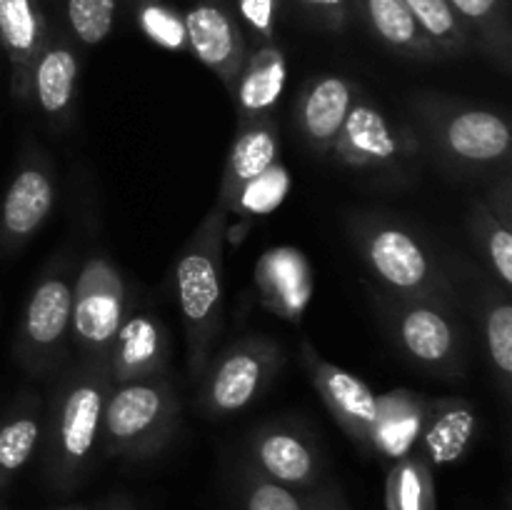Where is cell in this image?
Segmentation results:
<instances>
[{
    "mask_svg": "<svg viewBox=\"0 0 512 510\" xmlns=\"http://www.w3.org/2000/svg\"><path fill=\"white\" fill-rule=\"evenodd\" d=\"M345 225L378 290L398 298H433L458 308L455 280L408 223L380 210H353L345 215Z\"/></svg>",
    "mask_w": 512,
    "mask_h": 510,
    "instance_id": "3957f363",
    "label": "cell"
},
{
    "mask_svg": "<svg viewBox=\"0 0 512 510\" xmlns=\"http://www.w3.org/2000/svg\"><path fill=\"white\" fill-rule=\"evenodd\" d=\"M110 388L108 358H80L50 388L43 408L40 465L55 493H73L93 473Z\"/></svg>",
    "mask_w": 512,
    "mask_h": 510,
    "instance_id": "6da1fadb",
    "label": "cell"
},
{
    "mask_svg": "<svg viewBox=\"0 0 512 510\" xmlns=\"http://www.w3.org/2000/svg\"><path fill=\"white\" fill-rule=\"evenodd\" d=\"M255 283L270 310L298 323L313 295V270L300 250L275 248L260 258Z\"/></svg>",
    "mask_w": 512,
    "mask_h": 510,
    "instance_id": "603a6c76",
    "label": "cell"
},
{
    "mask_svg": "<svg viewBox=\"0 0 512 510\" xmlns=\"http://www.w3.org/2000/svg\"><path fill=\"white\" fill-rule=\"evenodd\" d=\"M300 8L325 30L343 33L353 15V0H298Z\"/></svg>",
    "mask_w": 512,
    "mask_h": 510,
    "instance_id": "d590c367",
    "label": "cell"
},
{
    "mask_svg": "<svg viewBox=\"0 0 512 510\" xmlns=\"http://www.w3.org/2000/svg\"><path fill=\"white\" fill-rule=\"evenodd\" d=\"M285 83H288V55L278 43H263L248 50L230 93L235 100L238 123L270 118L283 98Z\"/></svg>",
    "mask_w": 512,
    "mask_h": 510,
    "instance_id": "ffe728a7",
    "label": "cell"
},
{
    "mask_svg": "<svg viewBox=\"0 0 512 510\" xmlns=\"http://www.w3.org/2000/svg\"><path fill=\"white\" fill-rule=\"evenodd\" d=\"M58 200L55 170L40 145L25 143L0 203V253H18L38 235Z\"/></svg>",
    "mask_w": 512,
    "mask_h": 510,
    "instance_id": "7c38bea8",
    "label": "cell"
},
{
    "mask_svg": "<svg viewBox=\"0 0 512 510\" xmlns=\"http://www.w3.org/2000/svg\"><path fill=\"white\" fill-rule=\"evenodd\" d=\"M125 310L123 273L108 255L90 253L73 280V340L80 358H108Z\"/></svg>",
    "mask_w": 512,
    "mask_h": 510,
    "instance_id": "9c48e42d",
    "label": "cell"
},
{
    "mask_svg": "<svg viewBox=\"0 0 512 510\" xmlns=\"http://www.w3.org/2000/svg\"><path fill=\"white\" fill-rule=\"evenodd\" d=\"M235 8H238V20H243L245 28L253 33L255 45L275 43L280 0H235Z\"/></svg>",
    "mask_w": 512,
    "mask_h": 510,
    "instance_id": "e575fe53",
    "label": "cell"
},
{
    "mask_svg": "<svg viewBox=\"0 0 512 510\" xmlns=\"http://www.w3.org/2000/svg\"><path fill=\"white\" fill-rule=\"evenodd\" d=\"M273 483L310 493L328 480V463L318 438L295 420H270L245 438L243 458Z\"/></svg>",
    "mask_w": 512,
    "mask_h": 510,
    "instance_id": "30bf717a",
    "label": "cell"
},
{
    "mask_svg": "<svg viewBox=\"0 0 512 510\" xmlns=\"http://www.w3.org/2000/svg\"><path fill=\"white\" fill-rule=\"evenodd\" d=\"M465 225L470 240L488 265V273L500 285L512 288V228L490 210L485 198L475 200Z\"/></svg>",
    "mask_w": 512,
    "mask_h": 510,
    "instance_id": "f1b7e54d",
    "label": "cell"
},
{
    "mask_svg": "<svg viewBox=\"0 0 512 510\" xmlns=\"http://www.w3.org/2000/svg\"><path fill=\"white\" fill-rule=\"evenodd\" d=\"M413 125L390 118L378 103L358 95L333 145L340 165L360 170H403L420 155Z\"/></svg>",
    "mask_w": 512,
    "mask_h": 510,
    "instance_id": "8fae6325",
    "label": "cell"
},
{
    "mask_svg": "<svg viewBox=\"0 0 512 510\" xmlns=\"http://www.w3.org/2000/svg\"><path fill=\"white\" fill-rule=\"evenodd\" d=\"M478 435L480 415L470 400L453 395L430 398L415 450H420L433 468L455 465L473 450Z\"/></svg>",
    "mask_w": 512,
    "mask_h": 510,
    "instance_id": "d6986e66",
    "label": "cell"
},
{
    "mask_svg": "<svg viewBox=\"0 0 512 510\" xmlns=\"http://www.w3.org/2000/svg\"><path fill=\"white\" fill-rule=\"evenodd\" d=\"M430 398L408 388H395L375 398V418L370 425L368 453L383 460H398L415 450L423 430Z\"/></svg>",
    "mask_w": 512,
    "mask_h": 510,
    "instance_id": "44dd1931",
    "label": "cell"
},
{
    "mask_svg": "<svg viewBox=\"0 0 512 510\" xmlns=\"http://www.w3.org/2000/svg\"><path fill=\"white\" fill-rule=\"evenodd\" d=\"M173 340L155 313H128L108 348V370L113 385L168 375Z\"/></svg>",
    "mask_w": 512,
    "mask_h": 510,
    "instance_id": "2e32d148",
    "label": "cell"
},
{
    "mask_svg": "<svg viewBox=\"0 0 512 510\" xmlns=\"http://www.w3.org/2000/svg\"><path fill=\"white\" fill-rule=\"evenodd\" d=\"M43 435V398L23 393L0 420V493L33 460Z\"/></svg>",
    "mask_w": 512,
    "mask_h": 510,
    "instance_id": "484cf974",
    "label": "cell"
},
{
    "mask_svg": "<svg viewBox=\"0 0 512 510\" xmlns=\"http://www.w3.org/2000/svg\"><path fill=\"white\" fill-rule=\"evenodd\" d=\"M228 210L215 203L178 253L175 300L188 340V370L200 378L223 330V248Z\"/></svg>",
    "mask_w": 512,
    "mask_h": 510,
    "instance_id": "277c9868",
    "label": "cell"
},
{
    "mask_svg": "<svg viewBox=\"0 0 512 510\" xmlns=\"http://www.w3.org/2000/svg\"><path fill=\"white\" fill-rule=\"evenodd\" d=\"M405 5L443 58H463L475 50L463 20L448 0H405Z\"/></svg>",
    "mask_w": 512,
    "mask_h": 510,
    "instance_id": "4dcf8cb0",
    "label": "cell"
},
{
    "mask_svg": "<svg viewBox=\"0 0 512 510\" xmlns=\"http://www.w3.org/2000/svg\"><path fill=\"white\" fill-rule=\"evenodd\" d=\"M353 10L363 18L370 33L400 58L420 63L443 60L440 50L420 30L405 0H353Z\"/></svg>",
    "mask_w": 512,
    "mask_h": 510,
    "instance_id": "cb8c5ba5",
    "label": "cell"
},
{
    "mask_svg": "<svg viewBox=\"0 0 512 510\" xmlns=\"http://www.w3.org/2000/svg\"><path fill=\"white\" fill-rule=\"evenodd\" d=\"M360 95L358 85L343 75L323 73L305 80L293 108L295 130L310 153L328 155Z\"/></svg>",
    "mask_w": 512,
    "mask_h": 510,
    "instance_id": "e0dca14e",
    "label": "cell"
},
{
    "mask_svg": "<svg viewBox=\"0 0 512 510\" xmlns=\"http://www.w3.org/2000/svg\"><path fill=\"white\" fill-rule=\"evenodd\" d=\"M53 510H95V508H90V505H60V508H53Z\"/></svg>",
    "mask_w": 512,
    "mask_h": 510,
    "instance_id": "ab89813d",
    "label": "cell"
},
{
    "mask_svg": "<svg viewBox=\"0 0 512 510\" xmlns=\"http://www.w3.org/2000/svg\"><path fill=\"white\" fill-rule=\"evenodd\" d=\"M180 425V398L168 375L113 385L100 423V450L140 463L163 453Z\"/></svg>",
    "mask_w": 512,
    "mask_h": 510,
    "instance_id": "8992f818",
    "label": "cell"
},
{
    "mask_svg": "<svg viewBox=\"0 0 512 510\" xmlns=\"http://www.w3.org/2000/svg\"><path fill=\"white\" fill-rule=\"evenodd\" d=\"M470 33L473 48L498 65L505 75L512 70L510 0H448Z\"/></svg>",
    "mask_w": 512,
    "mask_h": 510,
    "instance_id": "4316f807",
    "label": "cell"
},
{
    "mask_svg": "<svg viewBox=\"0 0 512 510\" xmlns=\"http://www.w3.org/2000/svg\"><path fill=\"white\" fill-rule=\"evenodd\" d=\"M280 160V128L275 115L270 118L250 120V123L235 125L233 143H230L228 160L220 180L218 205L228 210L230 200L235 198L240 188L265 170L273 168Z\"/></svg>",
    "mask_w": 512,
    "mask_h": 510,
    "instance_id": "7402d4cb",
    "label": "cell"
},
{
    "mask_svg": "<svg viewBox=\"0 0 512 510\" xmlns=\"http://www.w3.org/2000/svg\"><path fill=\"white\" fill-rule=\"evenodd\" d=\"M133 15L140 33L158 48L170 53H185L188 38H185L183 13L168 3V0H120Z\"/></svg>",
    "mask_w": 512,
    "mask_h": 510,
    "instance_id": "1f68e13d",
    "label": "cell"
},
{
    "mask_svg": "<svg viewBox=\"0 0 512 510\" xmlns=\"http://www.w3.org/2000/svg\"><path fill=\"white\" fill-rule=\"evenodd\" d=\"M235 493H238V510H315L318 508V490L300 493L273 483L258 470L240 460L235 470Z\"/></svg>",
    "mask_w": 512,
    "mask_h": 510,
    "instance_id": "f546056e",
    "label": "cell"
},
{
    "mask_svg": "<svg viewBox=\"0 0 512 510\" xmlns=\"http://www.w3.org/2000/svg\"><path fill=\"white\" fill-rule=\"evenodd\" d=\"M95 510H135V503L125 493H113L108 498L100 500L98 505H93Z\"/></svg>",
    "mask_w": 512,
    "mask_h": 510,
    "instance_id": "f35d334b",
    "label": "cell"
},
{
    "mask_svg": "<svg viewBox=\"0 0 512 510\" xmlns=\"http://www.w3.org/2000/svg\"><path fill=\"white\" fill-rule=\"evenodd\" d=\"M48 25L40 0H0V50L8 58L10 95L20 105L30 103V73Z\"/></svg>",
    "mask_w": 512,
    "mask_h": 510,
    "instance_id": "ac0fdd59",
    "label": "cell"
},
{
    "mask_svg": "<svg viewBox=\"0 0 512 510\" xmlns=\"http://www.w3.org/2000/svg\"><path fill=\"white\" fill-rule=\"evenodd\" d=\"M290 190V175L285 170V165L275 163L273 168L265 170L263 175H258L255 180L245 183L243 188L235 193V198L230 200L228 215H243V218H253V215H268L278 208L285 200Z\"/></svg>",
    "mask_w": 512,
    "mask_h": 510,
    "instance_id": "836d02e7",
    "label": "cell"
},
{
    "mask_svg": "<svg viewBox=\"0 0 512 510\" xmlns=\"http://www.w3.org/2000/svg\"><path fill=\"white\" fill-rule=\"evenodd\" d=\"M188 50L233 93L248 55V38L225 0H198L183 13Z\"/></svg>",
    "mask_w": 512,
    "mask_h": 510,
    "instance_id": "5bb4252c",
    "label": "cell"
},
{
    "mask_svg": "<svg viewBox=\"0 0 512 510\" xmlns=\"http://www.w3.org/2000/svg\"><path fill=\"white\" fill-rule=\"evenodd\" d=\"M373 305L393 345L410 363L435 378H463L468 370V333L458 308L433 298H398L383 290H375Z\"/></svg>",
    "mask_w": 512,
    "mask_h": 510,
    "instance_id": "5b68a950",
    "label": "cell"
},
{
    "mask_svg": "<svg viewBox=\"0 0 512 510\" xmlns=\"http://www.w3.org/2000/svg\"><path fill=\"white\" fill-rule=\"evenodd\" d=\"M408 110L420 145H428L440 168L453 178L510 173L512 128L500 110L443 93L408 95Z\"/></svg>",
    "mask_w": 512,
    "mask_h": 510,
    "instance_id": "7a4b0ae2",
    "label": "cell"
},
{
    "mask_svg": "<svg viewBox=\"0 0 512 510\" xmlns=\"http://www.w3.org/2000/svg\"><path fill=\"white\" fill-rule=\"evenodd\" d=\"M315 510H353L350 508L348 498H345L343 488L333 480H325L318 488V508Z\"/></svg>",
    "mask_w": 512,
    "mask_h": 510,
    "instance_id": "74e56055",
    "label": "cell"
},
{
    "mask_svg": "<svg viewBox=\"0 0 512 510\" xmlns=\"http://www.w3.org/2000/svg\"><path fill=\"white\" fill-rule=\"evenodd\" d=\"M512 188H510V173L508 175H500L498 185H493L490 190V198H485V203L490 205L495 215L503 220L508 228H512Z\"/></svg>",
    "mask_w": 512,
    "mask_h": 510,
    "instance_id": "8d00e7d4",
    "label": "cell"
},
{
    "mask_svg": "<svg viewBox=\"0 0 512 510\" xmlns=\"http://www.w3.org/2000/svg\"><path fill=\"white\" fill-rule=\"evenodd\" d=\"M73 280L75 273L65 258L45 265L28 295L15 338V360L30 375H55L68 360L73 338Z\"/></svg>",
    "mask_w": 512,
    "mask_h": 510,
    "instance_id": "52a82bcc",
    "label": "cell"
},
{
    "mask_svg": "<svg viewBox=\"0 0 512 510\" xmlns=\"http://www.w3.org/2000/svg\"><path fill=\"white\" fill-rule=\"evenodd\" d=\"M80 88V48L65 25H48L30 73V103L53 133H63L75 120Z\"/></svg>",
    "mask_w": 512,
    "mask_h": 510,
    "instance_id": "4fadbf2b",
    "label": "cell"
},
{
    "mask_svg": "<svg viewBox=\"0 0 512 510\" xmlns=\"http://www.w3.org/2000/svg\"><path fill=\"white\" fill-rule=\"evenodd\" d=\"M300 363L308 373L310 383L318 390L320 400L325 403L328 413L340 425L345 435L368 453L370 425L375 418V398L378 393L370 390L368 383L353 375L350 370L330 363L318 353L308 338L300 340Z\"/></svg>",
    "mask_w": 512,
    "mask_h": 510,
    "instance_id": "9a60e30c",
    "label": "cell"
},
{
    "mask_svg": "<svg viewBox=\"0 0 512 510\" xmlns=\"http://www.w3.org/2000/svg\"><path fill=\"white\" fill-rule=\"evenodd\" d=\"M0 510H5V505H3V500H0Z\"/></svg>",
    "mask_w": 512,
    "mask_h": 510,
    "instance_id": "60d3db41",
    "label": "cell"
},
{
    "mask_svg": "<svg viewBox=\"0 0 512 510\" xmlns=\"http://www.w3.org/2000/svg\"><path fill=\"white\" fill-rule=\"evenodd\" d=\"M285 355L275 340L248 335L208 360L198 388V408L205 418H228L260 398L278 378Z\"/></svg>",
    "mask_w": 512,
    "mask_h": 510,
    "instance_id": "ba28073f",
    "label": "cell"
},
{
    "mask_svg": "<svg viewBox=\"0 0 512 510\" xmlns=\"http://www.w3.org/2000/svg\"><path fill=\"white\" fill-rule=\"evenodd\" d=\"M385 510H438L433 465L420 450L393 460L385 475Z\"/></svg>",
    "mask_w": 512,
    "mask_h": 510,
    "instance_id": "83f0119b",
    "label": "cell"
},
{
    "mask_svg": "<svg viewBox=\"0 0 512 510\" xmlns=\"http://www.w3.org/2000/svg\"><path fill=\"white\" fill-rule=\"evenodd\" d=\"M65 30L83 48H95L115 30L120 0H65Z\"/></svg>",
    "mask_w": 512,
    "mask_h": 510,
    "instance_id": "d6a6232c",
    "label": "cell"
},
{
    "mask_svg": "<svg viewBox=\"0 0 512 510\" xmlns=\"http://www.w3.org/2000/svg\"><path fill=\"white\" fill-rule=\"evenodd\" d=\"M480 325H483L485 353L500 395H512V305L510 288L500 285L490 273L480 278L478 288Z\"/></svg>",
    "mask_w": 512,
    "mask_h": 510,
    "instance_id": "d4e9b609",
    "label": "cell"
}]
</instances>
